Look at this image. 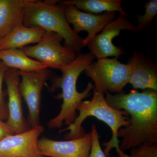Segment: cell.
<instances>
[{"label":"cell","instance_id":"cell-1","mask_svg":"<svg viewBox=\"0 0 157 157\" xmlns=\"http://www.w3.org/2000/svg\"><path fill=\"white\" fill-rule=\"evenodd\" d=\"M105 94V101L110 107L125 110L131 116L128 125L118 132V137L122 138V151L145 144H157V92L134 90L128 94Z\"/></svg>","mask_w":157,"mask_h":157},{"label":"cell","instance_id":"cell-2","mask_svg":"<svg viewBox=\"0 0 157 157\" xmlns=\"http://www.w3.org/2000/svg\"><path fill=\"white\" fill-rule=\"evenodd\" d=\"M96 57L91 52L80 53L70 64L60 69L62 76L56 75L52 78V83L48 90L51 93L61 88L62 92L56 96L58 100L63 99L61 109L58 115L51 119L47 124L49 128H61L63 125L73 124L78 116L76 112L78 104L85 98L92 94L91 90L95 87L91 82H89L85 89L78 92L76 89L78 77L92 63Z\"/></svg>","mask_w":157,"mask_h":157},{"label":"cell","instance_id":"cell-3","mask_svg":"<svg viewBox=\"0 0 157 157\" xmlns=\"http://www.w3.org/2000/svg\"><path fill=\"white\" fill-rule=\"evenodd\" d=\"M79 114L74 122L69 125L67 128L59 131V133L69 130L70 132L65 135L68 140L77 139L83 137L85 131L82 126V123L88 117H95L104 122L111 129L112 136L111 139L103 144L105 147L104 151L106 157H109L111 149L115 148L119 157H128V155L121 150L119 147L120 140L118 137V132L122 127L129 124L130 117L128 113L124 110L113 109L107 104L105 100V95L93 89V97L90 101H82L78 104L76 109Z\"/></svg>","mask_w":157,"mask_h":157},{"label":"cell","instance_id":"cell-4","mask_svg":"<svg viewBox=\"0 0 157 157\" xmlns=\"http://www.w3.org/2000/svg\"><path fill=\"white\" fill-rule=\"evenodd\" d=\"M59 2L27 0L23 25L59 34L64 40L63 46L77 56L84 48V39L74 33L67 20L64 5L57 4Z\"/></svg>","mask_w":157,"mask_h":157},{"label":"cell","instance_id":"cell-5","mask_svg":"<svg viewBox=\"0 0 157 157\" xmlns=\"http://www.w3.org/2000/svg\"><path fill=\"white\" fill-rule=\"evenodd\" d=\"M119 57L104 58L92 62L84 73L94 82V88L105 94H120L129 83L132 76V69L128 64L121 63Z\"/></svg>","mask_w":157,"mask_h":157},{"label":"cell","instance_id":"cell-6","mask_svg":"<svg viewBox=\"0 0 157 157\" xmlns=\"http://www.w3.org/2000/svg\"><path fill=\"white\" fill-rule=\"evenodd\" d=\"M63 39L59 34L45 31L42 40L33 46L20 48L29 57L36 59L47 67L60 70L70 64L76 56L61 44Z\"/></svg>","mask_w":157,"mask_h":157},{"label":"cell","instance_id":"cell-7","mask_svg":"<svg viewBox=\"0 0 157 157\" xmlns=\"http://www.w3.org/2000/svg\"><path fill=\"white\" fill-rule=\"evenodd\" d=\"M22 80L20 82L19 89L21 97L25 101L29 108L27 122L32 128L40 125V112L41 94L46 82L54 76L48 68L33 71H18Z\"/></svg>","mask_w":157,"mask_h":157},{"label":"cell","instance_id":"cell-8","mask_svg":"<svg viewBox=\"0 0 157 157\" xmlns=\"http://www.w3.org/2000/svg\"><path fill=\"white\" fill-rule=\"evenodd\" d=\"M126 30L137 33L136 26L129 22L125 16L120 14L117 19L110 21L104 27L101 33L98 34L87 45L90 52L99 59L109 56L119 57L125 53L121 47L115 46L112 40L120 35L121 31Z\"/></svg>","mask_w":157,"mask_h":157},{"label":"cell","instance_id":"cell-9","mask_svg":"<svg viewBox=\"0 0 157 157\" xmlns=\"http://www.w3.org/2000/svg\"><path fill=\"white\" fill-rule=\"evenodd\" d=\"M65 13L68 22L73 25L75 33L78 35L81 31L87 32V36L82 41L83 47L116 16V11L93 14L80 11L72 5L65 6Z\"/></svg>","mask_w":157,"mask_h":157},{"label":"cell","instance_id":"cell-10","mask_svg":"<svg viewBox=\"0 0 157 157\" xmlns=\"http://www.w3.org/2000/svg\"><path fill=\"white\" fill-rule=\"evenodd\" d=\"M44 131V127L39 125L6 137L0 141V157H44L38 146V138Z\"/></svg>","mask_w":157,"mask_h":157},{"label":"cell","instance_id":"cell-11","mask_svg":"<svg viewBox=\"0 0 157 157\" xmlns=\"http://www.w3.org/2000/svg\"><path fill=\"white\" fill-rule=\"evenodd\" d=\"M19 70L9 68L6 70L4 79L9 96V117L6 122L14 134L26 132L31 129L23 113L22 101L20 93Z\"/></svg>","mask_w":157,"mask_h":157},{"label":"cell","instance_id":"cell-12","mask_svg":"<svg viewBox=\"0 0 157 157\" xmlns=\"http://www.w3.org/2000/svg\"><path fill=\"white\" fill-rule=\"evenodd\" d=\"M91 144V132L80 138L67 141L51 140L45 137L38 140L41 154L51 157H89Z\"/></svg>","mask_w":157,"mask_h":157},{"label":"cell","instance_id":"cell-13","mask_svg":"<svg viewBox=\"0 0 157 157\" xmlns=\"http://www.w3.org/2000/svg\"><path fill=\"white\" fill-rule=\"evenodd\" d=\"M128 64L132 71L129 83L134 89H150L157 92V65L154 60L135 51Z\"/></svg>","mask_w":157,"mask_h":157},{"label":"cell","instance_id":"cell-14","mask_svg":"<svg viewBox=\"0 0 157 157\" xmlns=\"http://www.w3.org/2000/svg\"><path fill=\"white\" fill-rule=\"evenodd\" d=\"M27 0H0V40L22 25Z\"/></svg>","mask_w":157,"mask_h":157},{"label":"cell","instance_id":"cell-15","mask_svg":"<svg viewBox=\"0 0 157 157\" xmlns=\"http://www.w3.org/2000/svg\"><path fill=\"white\" fill-rule=\"evenodd\" d=\"M45 31L38 27H28L22 25L14 29L7 36L0 40V50L20 48L42 40Z\"/></svg>","mask_w":157,"mask_h":157},{"label":"cell","instance_id":"cell-16","mask_svg":"<svg viewBox=\"0 0 157 157\" xmlns=\"http://www.w3.org/2000/svg\"><path fill=\"white\" fill-rule=\"evenodd\" d=\"M0 60L8 69L14 68L24 72H33L48 68L40 62L29 57L18 48L0 50Z\"/></svg>","mask_w":157,"mask_h":157},{"label":"cell","instance_id":"cell-17","mask_svg":"<svg viewBox=\"0 0 157 157\" xmlns=\"http://www.w3.org/2000/svg\"><path fill=\"white\" fill-rule=\"evenodd\" d=\"M123 0H65L59 1V4L75 6L79 10L93 14H101L105 12L118 11L125 17L128 13L121 6Z\"/></svg>","mask_w":157,"mask_h":157},{"label":"cell","instance_id":"cell-18","mask_svg":"<svg viewBox=\"0 0 157 157\" xmlns=\"http://www.w3.org/2000/svg\"><path fill=\"white\" fill-rule=\"evenodd\" d=\"M144 7L145 9L144 14L141 15L137 14L135 15L138 22L137 25L135 26L137 33L145 31L157 15V0L147 1L144 4Z\"/></svg>","mask_w":157,"mask_h":157},{"label":"cell","instance_id":"cell-19","mask_svg":"<svg viewBox=\"0 0 157 157\" xmlns=\"http://www.w3.org/2000/svg\"><path fill=\"white\" fill-rule=\"evenodd\" d=\"M128 157H157V144H145L131 149Z\"/></svg>","mask_w":157,"mask_h":157},{"label":"cell","instance_id":"cell-20","mask_svg":"<svg viewBox=\"0 0 157 157\" xmlns=\"http://www.w3.org/2000/svg\"><path fill=\"white\" fill-rule=\"evenodd\" d=\"M92 144L89 157H106L100 143L101 136L99 135L95 124L91 127Z\"/></svg>","mask_w":157,"mask_h":157},{"label":"cell","instance_id":"cell-21","mask_svg":"<svg viewBox=\"0 0 157 157\" xmlns=\"http://www.w3.org/2000/svg\"><path fill=\"white\" fill-rule=\"evenodd\" d=\"M6 67L2 62L0 60V120L8 119L9 117V109L8 105L5 102L2 91V83Z\"/></svg>","mask_w":157,"mask_h":157},{"label":"cell","instance_id":"cell-22","mask_svg":"<svg viewBox=\"0 0 157 157\" xmlns=\"http://www.w3.org/2000/svg\"><path fill=\"white\" fill-rule=\"evenodd\" d=\"M14 135H15L14 132L6 122L0 120V141L8 136Z\"/></svg>","mask_w":157,"mask_h":157}]
</instances>
